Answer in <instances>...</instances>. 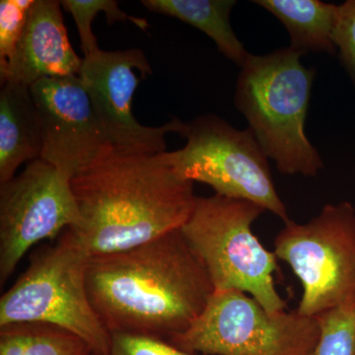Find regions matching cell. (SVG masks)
<instances>
[{
  "label": "cell",
  "mask_w": 355,
  "mask_h": 355,
  "mask_svg": "<svg viewBox=\"0 0 355 355\" xmlns=\"http://www.w3.org/2000/svg\"><path fill=\"white\" fill-rule=\"evenodd\" d=\"M153 74L146 53L139 49L103 51L83 58L79 77L114 150L123 153L157 154L166 151L168 133L182 132L184 121L173 118L161 127H146L132 114L133 94L140 78Z\"/></svg>",
  "instance_id": "cell-10"
},
{
  "label": "cell",
  "mask_w": 355,
  "mask_h": 355,
  "mask_svg": "<svg viewBox=\"0 0 355 355\" xmlns=\"http://www.w3.org/2000/svg\"><path fill=\"white\" fill-rule=\"evenodd\" d=\"M30 88L41 120L42 160L72 179L114 150L80 77L44 78Z\"/></svg>",
  "instance_id": "cell-11"
},
{
  "label": "cell",
  "mask_w": 355,
  "mask_h": 355,
  "mask_svg": "<svg viewBox=\"0 0 355 355\" xmlns=\"http://www.w3.org/2000/svg\"><path fill=\"white\" fill-rule=\"evenodd\" d=\"M333 39L343 69L355 88V0L338 6Z\"/></svg>",
  "instance_id": "cell-20"
},
{
  "label": "cell",
  "mask_w": 355,
  "mask_h": 355,
  "mask_svg": "<svg viewBox=\"0 0 355 355\" xmlns=\"http://www.w3.org/2000/svg\"><path fill=\"white\" fill-rule=\"evenodd\" d=\"M320 338L314 355H355V302L317 317Z\"/></svg>",
  "instance_id": "cell-18"
},
{
  "label": "cell",
  "mask_w": 355,
  "mask_h": 355,
  "mask_svg": "<svg viewBox=\"0 0 355 355\" xmlns=\"http://www.w3.org/2000/svg\"><path fill=\"white\" fill-rule=\"evenodd\" d=\"M275 254L300 280L299 314L318 317L355 302V207L324 205L307 223L289 221L275 239Z\"/></svg>",
  "instance_id": "cell-8"
},
{
  "label": "cell",
  "mask_w": 355,
  "mask_h": 355,
  "mask_svg": "<svg viewBox=\"0 0 355 355\" xmlns=\"http://www.w3.org/2000/svg\"><path fill=\"white\" fill-rule=\"evenodd\" d=\"M151 12L171 16L193 26L214 40L224 57L242 67L251 53L230 24L233 0H142Z\"/></svg>",
  "instance_id": "cell-15"
},
{
  "label": "cell",
  "mask_w": 355,
  "mask_h": 355,
  "mask_svg": "<svg viewBox=\"0 0 355 355\" xmlns=\"http://www.w3.org/2000/svg\"><path fill=\"white\" fill-rule=\"evenodd\" d=\"M263 211L249 200L216 193L198 197L181 231L207 268L216 291H242L268 312H280L286 304L275 286L277 256L252 230Z\"/></svg>",
  "instance_id": "cell-5"
},
{
  "label": "cell",
  "mask_w": 355,
  "mask_h": 355,
  "mask_svg": "<svg viewBox=\"0 0 355 355\" xmlns=\"http://www.w3.org/2000/svg\"><path fill=\"white\" fill-rule=\"evenodd\" d=\"M0 355H95L92 349L69 331L40 323L0 327Z\"/></svg>",
  "instance_id": "cell-16"
},
{
  "label": "cell",
  "mask_w": 355,
  "mask_h": 355,
  "mask_svg": "<svg viewBox=\"0 0 355 355\" xmlns=\"http://www.w3.org/2000/svg\"><path fill=\"white\" fill-rule=\"evenodd\" d=\"M57 0H35L6 83L33 84L44 78L79 76L83 58L72 49Z\"/></svg>",
  "instance_id": "cell-12"
},
{
  "label": "cell",
  "mask_w": 355,
  "mask_h": 355,
  "mask_svg": "<svg viewBox=\"0 0 355 355\" xmlns=\"http://www.w3.org/2000/svg\"><path fill=\"white\" fill-rule=\"evenodd\" d=\"M87 289L111 335L169 342L190 328L216 291L181 229L125 251L91 257Z\"/></svg>",
  "instance_id": "cell-1"
},
{
  "label": "cell",
  "mask_w": 355,
  "mask_h": 355,
  "mask_svg": "<svg viewBox=\"0 0 355 355\" xmlns=\"http://www.w3.org/2000/svg\"><path fill=\"white\" fill-rule=\"evenodd\" d=\"M180 135L186 146L165 151L178 175L209 184L216 195L254 202L284 224L291 220L273 183L268 158L249 128L238 130L209 114L184 123Z\"/></svg>",
  "instance_id": "cell-6"
},
{
  "label": "cell",
  "mask_w": 355,
  "mask_h": 355,
  "mask_svg": "<svg viewBox=\"0 0 355 355\" xmlns=\"http://www.w3.org/2000/svg\"><path fill=\"white\" fill-rule=\"evenodd\" d=\"M108 355H200L153 336L113 334Z\"/></svg>",
  "instance_id": "cell-21"
},
{
  "label": "cell",
  "mask_w": 355,
  "mask_h": 355,
  "mask_svg": "<svg viewBox=\"0 0 355 355\" xmlns=\"http://www.w3.org/2000/svg\"><path fill=\"white\" fill-rule=\"evenodd\" d=\"M35 0L0 1V78L12 65Z\"/></svg>",
  "instance_id": "cell-19"
},
{
  "label": "cell",
  "mask_w": 355,
  "mask_h": 355,
  "mask_svg": "<svg viewBox=\"0 0 355 355\" xmlns=\"http://www.w3.org/2000/svg\"><path fill=\"white\" fill-rule=\"evenodd\" d=\"M79 211L76 233L91 257L125 251L180 230L197 196L164 153L114 150L72 177Z\"/></svg>",
  "instance_id": "cell-2"
},
{
  "label": "cell",
  "mask_w": 355,
  "mask_h": 355,
  "mask_svg": "<svg viewBox=\"0 0 355 355\" xmlns=\"http://www.w3.org/2000/svg\"><path fill=\"white\" fill-rule=\"evenodd\" d=\"M0 91V184L25 162L41 158L42 125L31 88L6 83Z\"/></svg>",
  "instance_id": "cell-13"
},
{
  "label": "cell",
  "mask_w": 355,
  "mask_h": 355,
  "mask_svg": "<svg viewBox=\"0 0 355 355\" xmlns=\"http://www.w3.org/2000/svg\"><path fill=\"white\" fill-rule=\"evenodd\" d=\"M317 317L268 312L239 291H214L200 316L170 342L203 355H314Z\"/></svg>",
  "instance_id": "cell-7"
},
{
  "label": "cell",
  "mask_w": 355,
  "mask_h": 355,
  "mask_svg": "<svg viewBox=\"0 0 355 355\" xmlns=\"http://www.w3.org/2000/svg\"><path fill=\"white\" fill-rule=\"evenodd\" d=\"M60 4L73 17L79 33L84 58L92 55L100 50L92 32V22L98 13L104 12L110 25L114 22H132L146 31L149 27L144 18L133 17L121 11L118 2L114 0H62Z\"/></svg>",
  "instance_id": "cell-17"
},
{
  "label": "cell",
  "mask_w": 355,
  "mask_h": 355,
  "mask_svg": "<svg viewBox=\"0 0 355 355\" xmlns=\"http://www.w3.org/2000/svg\"><path fill=\"white\" fill-rule=\"evenodd\" d=\"M90 259L69 228L55 245L35 252L27 270L0 299V327L51 324L83 338L95 355H108L111 334L89 298Z\"/></svg>",
  "instance_id": "cell-4"
},
{
  "label": "cell",
  "mask_w": 355,
  "mask_h": 355,
  "mask_svg": "<svg viewBox=\"0 0 355 355\" xmlns=\"http://www.w3.org/2000/svg\"><path fill=\"white\" fill-rule=\"evenodd\" d=\"M78 222L71 178L41 158L0 184V284L33 246L76 227Z\"/></svg>",
  "instance_id": "cell-9"
},
{
  "label": "cell",
  "mask_w": 355,
  "mask_h": 355,
  "mask_svg": "<svg viewBox=\"0 0 355 355\" xmlns=\"http://www.w3.org/2000/svg\"><path fill=\"white\" fill-rule=\"evenodd\" d=\"M292 49L250 55L236 84L234 104L279 172L316 177L323 160L305 132L315 70Z\"/></svg>",
  "instance_id": "cell-3"
},
{
  "label": "cell",
  "mask_w": 355,
  "mask_h": 355,
  "mask_svg": "<svg viewBox=\"0 0 355 355\" xmlns=\"http://www.w3.org/2000/svg\"><path fill=\"white\" fill-rule=\"evenodd\" d=\"M286 28L289 48L300 55H336L333 35L338 6L319 0H254Z\"/></svg>",
  "instance_id": "cell-14"
}]
</instances>
